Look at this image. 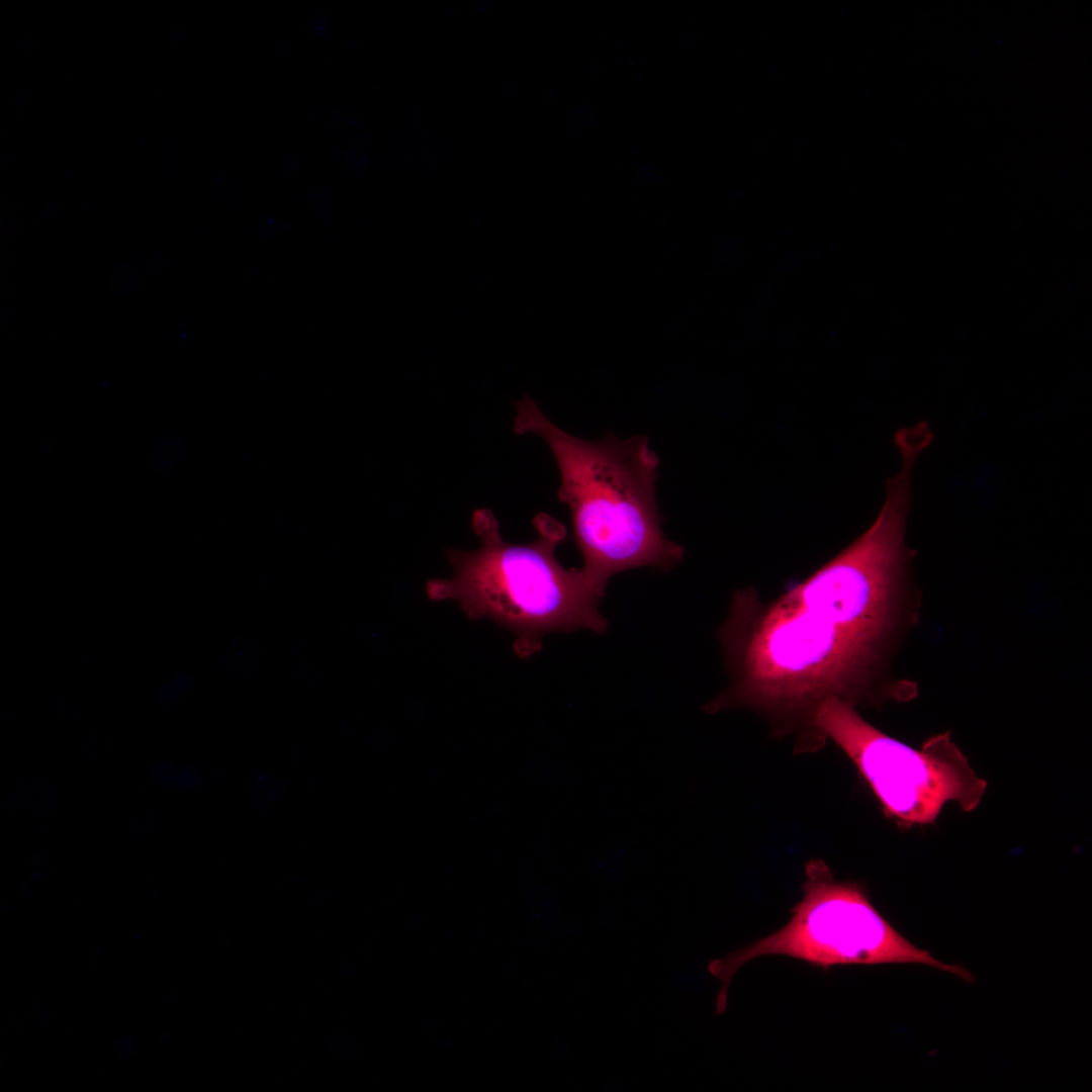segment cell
Masks as SVG:
<instances>
[{"label":"cell","instance_id":"obj_1","mask_svg":"<svg viewBox=\"0 0 1092 1092\" xmlns=\"http://www.w3.org/2000/svg\"><path fill=\"white\" fill-rule=\"evenodd\" d=\"M911 554L898 527L876 520L776 600L734 592L717 631L730 675L722 704L804 711L810 721L829 698L853 704L868 695L901 623Z\"/></svg>","mask_w":1092,"mask_h":1092},{"label":"cell","instance_id":"obj_2","mask_svg":"<svg viewBox=\"0 0 1092 1092\" xmlns=\"http://www.w3.org/2000/svg\"><path fill=\"white\" fill-rule=\"evenodd\" d=\"M515 406L514 431L539 436L555 459L557 496L569 507L581 569L595 585L605 590L619 572L643 566L667 571L679 563L684 548L661 530L659 458L647 437L586 441L555 426L528 395Z\"/></svg>","mask_w":1092,"mask_h":1092},{"label":"cell","instance_id":"obj_3","mask_svg":"<svg viewBox=\"0 0 1092 1092\" xmlns=\"http://www.w3.org/2000/svg\"><path fill=\"white\" fill-rule=\"evenodd\" d=\"M533 526V541L514 544L503 539L490 510H475L471 527L479 547L448 549L452 577L431 578L426 584L431 601H455L469 618H489L512 631L514 650L522 658L538 652L549 632L603 633L608 627L599 611L605 590L581 568L566 569L555 557L566 536L564 525L542 513Z\"/></svg>","mask_w":1092,"mask_h":1092},{"label":"cell","instance_id":"obj_4","mask_svg":"<svg viewBox=\"0 0 1092 1092\" xmlns=\"http://www.w3.org/2000/svg\"><path fill=\"white\" fill-rule=\"evenodd\" d=\"M786 956L824 971L838 966L918 964L951 973L968 982L974 976L963 966L946 964L905 938L872 904L855 882H837L820 862L807 868L803 896L788 923L726 956L709 962L719 980L715 1015L725 1012L734 975L764 956Z\"/></svg>","mask_w":1092,"mask_h":1092},{"label":"cell","instance_id":"obj_5","mask_svg":"<svg viewBox=\"0 0 1092 1092\" xmlns=\"http://www.w3.org/2000/svg\"><path fill=\"white\" fill-rule=\"evenodd\" d=\"M810 724L843 749L884 811L902 825L932 823L951 801L973 811L986 791L987 783L948 734L928 739L917 750L881 732L838 698L820 703Z\"/></svg>","mask_w":1092,"mask_h":1092}]
</instances>
